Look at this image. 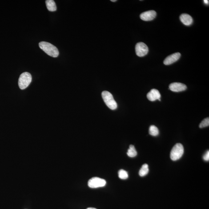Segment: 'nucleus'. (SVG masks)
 I'll return each instance as SVG.
<instances>
[{
    "label": "nucleus",
    "instance_id": "nucleus-1",
    "mask_svg": "<svg viewBox=\"0 0 209 209\" xmlns=\"http://www.w3.org/2000/svg\"><path fill=\"white\" fill-rule=\"evenodd\" d=\"M40 48L45 52L53 58H57L59 55L58 48L50 43L46 42H40L39 43Z\"/></svg>",
    "mask_w": 209,
    "mask_h": 209
},
{
    "label": "nucleus",
    "instance_id": "nucleus-2",
    "mask_svg": "<svg viewBox=\"0 0 209 209\" xmlns=\"http://www.w3.org/2000/svg\"><path fill=\"white\" fill-rule=\"evenodd\" d=\"M102 94L104 102L109 108L112 110L117 108L118 105L111 93L105 91L102 92Z\"/></svg>",
    "mask_w": 209,
    "mask_h": 209
},
{
    "label": "nucleus",
    "instance_id": "nucleus-3",
    "mask_svg": "<svg viewBox=\"0 0 209 209\" xmlns=\"http://www.w3.org/2000/svg\"><path fill=\"white\" fill-rule=\"evenodd\" d=\"M32 81L31 74L28 72L22 73L18 80V85L21 90H24L30 85Z\"/></svg>",
    "mask_w": 209,
    "mask_h": 209
},
{
    "label": "nucleus",
    "instance_id": "nucleus-4",
    "mask_svg": "<svg viewBox=\"0 0 209 209\" xmlns=\"http://www.w3.org/2000/svg\"><path fill=\"white\" fill-rule=\"evenodd\" d=\"M184 152L183 145L181 143H177L173 147L170 152V157L173 161H176L181 158Z\"/></svg>",
    "mask_w": 209,
    "mask_h": 209
},
{
    "label": "nucleus",
    "instance_id": "nucleus-5",
    "mask_svg": "<svg viewBox=\"0 0 209 209\" xmlns=\"http://www.w3.org/2000/svg\"><path fill=\"white\" fill-rule=\"evenodd\" d=\"M106 184V181L105 180L97 177L92 178L88 182V186L91 188L103 187Z\"/></svg>",
    "mask_w": 209,
    "mask_h": 209
},
{
    "label": "nucleus",
    "instance_id": "nucleus-6",
    "mask_svg": "<svg viewBox=\"0 0 209 209\" xmlns=\"http://www.w3.org/2000/svg\"><path fill=\"white\" fill-rule=\"evenodd\" d=\"M136 53L137 56L140 57L145 56L148 52V48L145 43L140 42L136 45Z\"/></svg>",
    "mask_w": 209,
    "mask_h": 209
},
{
    "label": "nucleus",
    "instance_id": "nucleus-7",
    "mask_svg": "<svg viewBox=\"0 0 209 209\" xmlns=\"http://www.w3.org/2000/svg\"><path fill=\"white\" fill-rule=\"evenodd\" d=\"M157 13L154 10H148L142 13L140 15L141 19L145 21L152 20L156 16Z\"/></svg>",
    "mask_w": 209,
    "mask_h": 209
},
{
    "label": "nucleus",
    "instance_id": "nucleus-8",
    "mask_svg": "<svg viewBox=\"0 0 209 209\" xmlns=\"http://www.w3.org/2000/svg\"><path fill=\"white\" fill-rule=\"evenodd\" d=\"M170 90L172 91L178 92L185 91L187 89L186 85L181 82H173L169 86Z\"/></svg>",
    "mask_w": 209,
    "mask_h": 209
},
{
    "label": "nucleus",
    "instance_id": "nucleus-9",
    "mask_svg": "<svg viewBox=\"0 0 209 209\" xmlns=\"http://www.w3.org/2000/svg\"><path fill=\"white\" fill-rule=\"evenodd\" d=\"M181 54L179 52L174 53L167 57L164 61L163 63L165 65L171 64L178 61L180 58Z\"/></svg>",
    "mask_w": 209,
    "mask_h": 209
},
{
    "label": "nucleus",
    "instance_id": "nucleus-10",
    "mask_svg": "<svg viewBox=\"0 0 209 209\" xmlns=\"http://www.w3.org/2000/svg\"><path fill=\"white\" fill-rule=\"evenodd\" d=\"M147 97L149 100L152 102L157 100L160 101L161 94L158 90L155 89H153L147 94Z\"/></svg>",
    "mask_w": 209,
    "mask_h": 209
},
{
    "label": "nucleus",
    "instance_id": "nucleus-11",
    "mask_svg": "<svg viewBox=\"0 0 209 209\" xmlns=\"http://www.w3.org/2000/svg\"><path fill=\"white\" fill-rule=\"evenodd\" d=\"M181 22L186 26H190L193 22V19L191 16L187 14H182L180 16Z\"/></svg>",
    "mask_w": 209,
    "mask_h": 209
},
{
    "label": "nucleus",
    "instance_id": "nucleus-12",
    "mask_svg": "<svg viewBox=\"0 0 209 209\" xmlns=\"http://www.w3.org/2000/svg\"><path fill=\"white\" fill-rule=\"evenodd\" d=\"M46 7L50 11H55L57 10L56 5L53 0H46Z\"/></svg>",
    "mask_w": 209,
    "mask_h": 209
},
{
    "label": "nucleus",
    "instance_id": "nucleus-13",
    "mask_svg": "<svg viewBox=\"0 0 209 209\" xmlns=\"http://www.w3.org/2000/svg\"><path fill=\"white\" fill-rule=\"evenodd\" d=\"M149 172L148 165L144 164L142 165V168L139 171V175L141 177H144L147 175Z\"/></svg>",
    "mask_w": 209,
    "mask_h": 209
},
{
    "label": "nucleus",
    "instance_id": "nucleus-14",
    "mask_svg": "<svg viewBox=\"0 0 209 209\" xmlns=\"http://www.w3.org/2000/svg\"><path fill=\"white\" fill-rule=\"evenodd\" d=\"M127 155L129 157L133 158L136 156L137 152L134 145H130V148L128 150Z\"/></svg>",
    "mask_w": 209,
    "mask_h": 209
},
{
    "label": "nucleus",
    "instance_id": "nucleus-15",
    "mask_svg": "<svg viewBox=\"0 0 209 209\" xmlns=\"http://www.w3.org/2000/svg\"><path fill=\"white\" fill-rule=\"evenodd\" d=\"M149 134L152 136H157L159 134V130L157 127L154 126L152 125L150 126V128H149Z\"/></svg>",
    "mask_w": 209,
    "mask_h": 209
},
{
    "label": "nucleus",
    "instance_id": "nucleus-16",
    "mask_svg": "<svg viewBox=\"0 0 209 209\" xmlns=\"http://www.w3.org/2000/svg\"><path fill=\"white\" fill-rule=\"evenodd\" d=\"M118 175L119 178L122 179H126L128 178L127 172L123 169L120 170L118 171Z\"/></svg>",
    "mask_w": 209,
    "mask_h": 209
},
{
    "label": "nucleus",
    "instance_id": "nucleus-17",
    "mask_svg": "<svg viewBox=\"0 0 209 209\" xmlns=\"http://www.w3.org/2000/svg\"><path fill=\"white\" fill-rule=\"evenodd\" d=\"M209 125V118H206L204 119L199 124V127L201 128H202L208 126Z\"/></svg>",
    "mask_w": 209,
    "mask_h": 209
},
{
    "label": "nucleus",
    "instance_id": "nucleus-18",
    "mask_svg": "<svg viewBox=\"0 0 209 209\" xmlns=\"http://www.w3.org/2000/svg\"><path fill=\"white\" fill-rule=\"evenodd\" d=\"M204 160L206 161H208L209 160V151H208L203 156Z\"/></svg>",
    "mask_w": 209,
    "mask_h": 209
},
{
    "label": "nucleus",
    "instance_id": "nucleus-19",
    "mask_svg": "<svg viewBox=\"0 0 209 209\" xmlns=\"http://www.w3.org/2000/svg\"><path fill=\"white\" fill-rule=\"evenodd\" d=\"M204 3L208 5L209 1H208V0H204Z\"/></svg>",
    "mask_w": 209,
    "mask_h": 209
},
{
    "label": "nucleus",
    "instance_id": "nucleus-20",
    "mask_svg": "<svg viewBox=\"0 0 209 209\" xmlns=\"http://www.w3.org/2000/svg\"><path fill=\"white\" fill-rule=\"evenodd\" d=\"M97 209L96 208H88L87 209Z\"/></svg>",
    "mask_w": 209,
    "mask_h": 209
},
{
    "label": "nucleus",
    "instance_id": "nucleus-21",
    "mask_svg": "<svg viewBox=\"0 0 209 209\" xmlns=\"http://www.w3.org/2000/svg\"><path fill=\"white\" fill-rule=\"evenodd\" d=\"M111 1L112 2H115L117 1V0H111Z\"/></svg>",
    "mask_w": 209,
    "mask_h": 209
}]
</instances>
